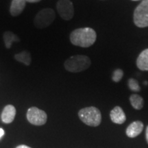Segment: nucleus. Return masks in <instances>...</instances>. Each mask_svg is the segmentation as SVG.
Instances as JSON below:
<instances>
[{"label": "nucleus", "mask_w": 148, "mask_h": 148, "mask_svg": "<svg viewBox=\"0 0 148 148\" xmlns=\"http://www.w3.org/2000/svg\"><path fill=\"white\" fill-rule=\"evenodd\" d=\"M70 41L73 45L81 47H89L95 43L97 34L90 27L74 29L70 34Z\"/></svg>", "instance_id": "obj_1"}, {"label": "nucleus", "mask_w": 148, "mask_h": 148, "mask_svg": "<svg viewBox=\"0 0 148 148\" xmlns=\"http://www.w3.org/2000/svg\"><path fill=\"white\" fill-rule=\"evenodd\" d=\"M91 64L89 57L84 55H76L70 57L64 63L66 71L71 73H79L85 71Z\"/></svg>", "instance_id": "obj_2"}, {"label": "nucleus", "mask_w": 148, "mask_h": 148, "mask_svg": "<svg viewBox=\"0 0 148 148\" xmlns=\"http://www.w3.org/2000/svg\"><path fill=\"white\" fill-rule=\"evenodd\" d=\"M78 116L83 123L89 126L97 127L101 122L100 110L94 106L82 108L78 112Z\"/></svg>", "instance_id": "obj_3"}, {"label": "nucleus", "mask_w": 148, "mask_h": 148, "mask_svg": "<svg viewBox=\"0 0 148 148\" xmlns=\"http://www.w3.org/2000/svg\"><path fill=\"white\" fill-rule=\"evenodd\" d=\"M55 18L56 14L52 8H44L36 14L34 24L37 28H45L53 23Z\"/></svg>", "instance_id": "obj_4"}, {"label": "nucleus", "mask_w": 148, "mask_h": 148, "mask_svg": "<svg viewBox=\"0 0 148 148\" xmlns=\"http://www.w3.org/2000/svg\"><path fill=\"white\" fill-rule=\"evenodd\" d=\"M134 23L138 27H148V0H143L134 12Z\"/></svg>", "instance_id": "obj_5"}, {"label": "nucleus", "mask_w": 148, "mask_h": 148, "mask_svg": "<svg viewBox=\"0 0 148 148\" xmlns=\"http://www.w3.org/2000/svg\"><path fill=\"white\" fill-rule=\"evenodd\" d=\"M26 116L29 123L35 125H44L47 120V115L45 111L36 107L29 108L27 112Z\"/></svg>", "instance_id": "obj_6"}, {"label": "nucleus", "mask_w": 148, "mask_h": 148, "mask_svg": "<svg viewBox=\"0 0 148 148\" xmlns=\"http://www.w3.org/2000/svg\"><path fill=\"white\" fill-rule=\"evenodd\" d=\"M56 8L62 19L69 21L73 17L74 8L73 3L70 0H59L57 2Z\"/></svg>", "instance_id": "obj_7"}, {"label": "nucleus", "mask_w": 148, "mask_h": 148, "mask_svg": "<svg viewBox=\"0 0 148 148\" xmlns=\"http://www.w3.org/2000/svg\"><path fill=\"white\" fill-rule=\"evenodd\" d=\"M143 129V123L140 121H135L127 127L126 135L130 138H134L142 132Z\"/></svg>", "instance_id": "obj_8"}, {"label": "nucleus", "mask_w": 148, "mask_h": 148, "mask_svg": "<svg viewBox=\"0 0 148 148\" xmlns=\"http://www.w3.org/2000/svg\"><path fill=\"white\" fill-rule=\"evenodd\" d=\"M111 121L116 124H122L126 120V116L123 109L119 106H115L110 113Z\"/></svg>", "instance_id": "obj_9"}, {"label": "nucleus", "mask_w": 148, "mask_h": 148, "mask_svg": "<svg viewBox=\"0 0 148 148\" xmlns=\"http://www.w3.org/2000/svg\"><path fill=\"white\" fill-rule=\"evenodd\" d=\"M16 108L12 105H7L1 113V120L5 123H10L14 121L16 115Z\"/></svg>", "instance_id": "obj_10"}, {"label": "nucleus", "mask_w": 148, "mask_h": 148, "mask_svg": "<svg viewBox=\"0 0 148 148\" xmlns=\"http://www.w3.org/2000/svg\"><path fill=\"white\" fill-rule=\"evenodd\" d=\"M26 4L25 0H12L10 8V13L12 16H17L23 12Z\"/></svg>", "instance_id": "obj_11"}, {"label": "nucleus", "mask_w": 148, "mask_h": 148, "mask_svg": "<svg viewBox=\"0 0 148 148\" xmlns=\"http://www.w3.org/2000/svg\"><path fill=\"white\" fill-rule=\"evenodd\" d=\"M136 66L141 71H148V49L143 50L138 56Z\"/></svg>", "instance_id": "obj_12"}, {"label": "nucleus", "mask_w": 148, "mask_h": 148, "mask_svg": "<svg viewBox=\"0 0 148 148\" xmlns=\"http://www.w3.org/2000/svg\"><path fill=\"white\" fill-rule=\"evenodd\" d=\"M3 39L5 47L8 49H10L13 42L20 41L19 38L11 31H6L3 33Z\"/></svg>", "instance_id": "obj_13"}, {"label": "nucleus", "mask_w": 148, "mask_h": 148, "mask_svg": "<svg viewBox=\"0 0 148 148\" xmlns=\"http://www.w3.org/2000/svg\"><path fill=\"white\" fill-rule=\"evenodd\" d=\"M14 58L18 62H21L26 66H29L32 62V57L28 51H23L21 52L16 53L14 56Z\"/></svg>", "instance_id": "obj_14"}, {"label": "nucleus", "mask_w": 148, "mask_h": 148, "mask_svg": "<svg viewBox=\"0 0 148 148\" xmlns=\"http://www.w3.org/2000/svg\"><path fill=\"white\" fill-rule=\"evenodd\" d=\"M130 101L132 106L136 110H140L144 106L143 98L137 94L131 95L130 97Z\"/></svg>", "instance_id": "obj_15"}, {"label": "nucleus", "mask_w": 148, "mask_h": 148, "mask_svg": "<svg viewBox=\"0 0 148 148\" xmlns=\"http://www.w3.org/2000/svg\"><path fill=\"white\" fill-rule=\"evenodd\" d=\"M128 86L130 89L134 92H138L140 90V87L137 81L135 79L130 78L128 80Z\"/></svg>", "instance_id": "obj_16"}, {"label": "nucleus", "mask_w": 148, "mask_h": 148, "mask_svg": "<svg viewBox=\"0 0 148 148\" xmlns=\"http://www.w3.org/2000/svg\"><path fill=\"white\" fill-rule=\"evenodd\" d=\"M123 76V71L122 69H118L114 71L113 73H112V79L114 82H119L120 80L122 79Z\"/></svg>", "instance_id": "obj_17"}, {"label": "nucleus", "mask_w": 148, "mask_h": 148, "mask_svg": "<svg viewBox=\"0 0 148 148\" xmlns=\"http://www.w3.org/2000/svg\"><path fill=\"white\" fill-rule=\"evenodd\" d=\"M25 1H26V2L28 3H37L39 2L41 0H25Z\"/></svg>", "instance_id": "obj_18"}, {"label": "nucleus", "mask_w": 148, "mask_h": 148, "mask_svg": "<svg viewBox=\"0 0 148 148\" xmlns=\"http://www.w3.org/2000/svg\"><path fill=\"white\" fill-rule=\"evenodd\" d=\"M4 134H5L4 130H3L2 128H0V138L2 137L3 135H4Z\"/></svg>", "instance_id": "obj_19"}, {"label": "nucleus", "mask_w": 148, "mask_h": 148, "mask_svg": "<svg viewBox=\"0 0 148 148\" xmlns=\"http://www.w3.org/2000/svg\"><path fill=\"white\" fill-rule=\"evenodd\" d=\"M145 137H146V140H147V143H148V125L147 126V127H146Z\"/></svg>", "instance_id": "obj_20"}, {"label": "nucleus", "mask_w": 148, "mask_h": 148, "mask_svg": "<svg viewBox=\"0 0 148 148\" xmlns=\"http://www.w3.org/2000/svg\"><path fill=\"white\" fill-rule=\"evenodd\" d=\"M16 148H31V147H29L28 146L25 145H21L17 146Z\"/></svg>", "instance_id": "obj_21"}, {"label": "nucleus", "mask_w": 148, "mask_h": 148, "mask_svg": "<svg viewBox=\"0 0 148 148\" xmlns=\"http://www.w3.org/2000/svg\"><path fill=\"white\" fill-rule=\"evenodd\" d=\"M132 1H138V0H132Z\"/></svg>", "instance_id": "obj_22"}]
</instances>
